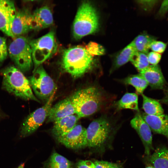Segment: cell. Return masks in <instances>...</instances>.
Returning a JSON list of instances; mask_svg holds the SVG:
<instances>
[{"label":"cell","mask_w":168,"mask_h":168,"mask_svg":"<svg viewBox=\"0 0 168 168\" xmlns=\"http://www.w3.org/2000/svg\"><path fill=\"white\" fill-rule=\"evenodd\" d=\"M111 129L107 119L101 117L93 121L86 129L87 146L100 147L108 139Z\"/></svg>","instance_id":"8"},{"label":"cell","mask_w":168,"mask_h":168,"mask_svg":"<svg viewBox=\"0 0 168 168\" xmlns=\"http://www.w3.org/2000/svg\"><path fill=\"white\" fill-rule=\"evenodd\" d=\"M31 87L40 99L47 101L57 90L54 82L41 65L28 79Z\"/></svg>","instance_id":"7"},{"label":"cell","mask_w":168,"mask_h":168,"mask_svg":"<svg viewBox=\"0 0 168 168\" xmlns=\"http://www.w3.org/2000/svg\"><path fill=\"white\" fill-rule=\"evenodd\" d=\"M31 22L32 14L27 9L25 8L16 11L11 28L14 39L32 30Z\"/></svg>","instance_id":"13"},{"label":"cell","mask_w":168,"mask_h":168,"mask_svg":"<svg viewBox=\"0 0 168 168\" xmlns=\"http://www.w3.org/2000/svg\"><path fill=\"white\" fill-rule=\"evenodd\" d=\"M131 61L139 72L150 65L147 55L140 52H137Z\"/></svg>","instance_id":"26"},{"label":"cell","mask_w":168,"mask_h":168,"mask_svg":"<svg viewBox=\"0 0 168 168\" xmlns=\"http://www.w3.org/2000/svg\"><path fill=\"white\" fill-rule=\"evenodd\" d=\"M88 52L92 56L103 54L105 50L101 45L93 42L89 43L85 48Z\"/></svg>","instance_id":"27"},{"label":"cell","mask_w":168,"mask_h":168,"mask_svg":"<svg viewBox=\"0 0 168 168\" xmlns=\"http://www.w3.org/2000/svg\"><path fill=\"white\" fill-rule=\"evenodd\" d=\"M48 166L49 168H72V164L64 156L54 152L50 156Z\"/></svg>","instance_id":"25"},{"label":"cell","mask_w":168,"mask_h":168,"mask_svg":"<svg viewBox=\"0 0 168 168\" xmlns=\"http://www.w3.org/2000/svg\"><path fill=\"white\" fill-rule=\"evenodd\" d=\"M1 72L3 76L2 87L4 89L24 99L40 102L32 92L28 79L17 68L10 66Z\"/></svg>","instance_id":"2"},{"label":"cell","mask_w":168,"mask_h":168,"mask_svg":"<svg viewBox=\"0 0 168 168\" xmlns=\"http://www.w3.org/2000/svg\"><path fill=\"white\" fill-rule=\"evenodd\" d=\"M138 97L137 94L126 93L115 103L118 110L130 109L139 111Z\"/></svg>","instance_id":"20"},{"label":"cell","mask_w":168,"mask_h":168,"mask_svg":"<svg viewBox=\"0 0 168 168\" xmlns=\"http://www.w3.org/2000/svg\"><path fill=\"white\" fill-rule=\"evenodd\" d=\"M57 139L69 148L77 149L87 146L86 129L80 124H77L68 133Z\"/></svg>","instance_id":"10"},{"label":"cell","mask_w":168,"mask_h":168,"mask_svg":"<svg viewBox=\"0 0 168 168\" xmlns=\"http://www.w3.org/2000/svg\"><path fill=\"white\" fill-rule=\"evenodd\" d=\"M156 40L155 38L152 36L142 34L137 36L132 41L137 52L147 54L150 49L151 44Z\"/></svg>","instance_id":"24"},{"label":"cell","mask_w":168,"mask_h":168,"mask_svg":"<svg viewBox=\"0 0 168 168\" xmlns=\"http://www.w3.org/2000/svg\"><path fill=\"white\" fill-rule=\"evenodd\" d=\"M80 119L75 114L55 121L52 129L53 134L56 138L65 135L77 125Z\"/></svg>","instance_id":"18"},{"label":"cell","mask_w":168,"mask_h":168,"mask_svg":"<svg viewBox=\"0 0 168 168\" xmlns=\"http://www.w3.org/2000/svg\"><path fill=\"white\" fill-rule=\"evenodd\" d=\"M94 163L95 168H123L121 164L105 161H96Z\"/></svg>","instance_id":"28"},{"label":"cell","mask_w":168,"mask_h":168,"mask_svg":"<svg viewBox=\"0 0 168 168\" xmlns=\"http://www.w3.org/2000/svg\"><path fill=\"white\" fill-rule=\"evenodd\" d=\"M97 12L90 2H82L78 8L73 23V36L77 40L96 32L99 27Z\"/></svg>","instance_id":"4"},{"label":"cell","mask_w":168,"mask_h":168,"mask_svg":"<svg viewBox=\"0 0 168 168\" xmlns=\"http://www.w3.org/2000/svg\"><path fill=\"white\" fill-rule=\"evenodd\" d=\"M122 82L125 84L133 86L136 92L141 95L148 85L146 80L140 74L129 76L123 80Z\"/></svg>","instance_id":"22"},{"label":"cell","mask_w":168,"mask_h":168,"mask_svg":"<svg viewBox=\"0 0 168 168\" xmlns=\"http://www.w3.org/2000/svg\"><path fill=\"white\" fill-rule=\"evenodd\" d=\"M30 41L26 38L20 36L14 39L8 49L10 57L22 72L29 71L33 64Z\"/></svg>","instance_id":"6"},{"label":"cell","mask_w":168,"mask_h":168,"mask_svg":"<svg viewBox=\"0 0 168 168\" xmlns=\"http://www.w3.org/2000/svg\"><path fill=\"white\" fill-rule=\"evenodd\" d=\"M142 117L154 133L167 137L168 135V116L164 114L159 115L141 114Z\"/></svg>","instance_id":"17"},{"label":"cell","mask_w":168,"mask_h":168,"mask_svg":"<svg viewBox=\"0 0 168 168\" xmlns=\"http://www.w3.org/2000/svg\"><path fill=\"white\" fill-rule=\"evenodd\" d=\"M102 97L101 92L97 88L89 87L77 91L70 98L76 114L81 118L96 112L101 105Z\"/></svg>","instance_id":"3"},{"label":"cell","mask_w":168,"mask_h":168,"mask_svg":"<svg viewBox=\"0 0 168 168\" xmlns=\"http://www.w3.org/2000/svg\"><path fill=\"white\" fill-rule=\"evenodd\" d=\"M130 124L140 137L144 147V152L149 156L153 149L151 130L144 120L141 114L138 113L131 120Z\"/></svg>","instance_id":"11"},{"label":"cell","mask_w":168,"mask_h":168,"mask_svg":"<svg viewBox=\"0 0 168 168\" xmlns=\"http://www.w3.org/2000/svg\"><path fill=\"white\" fill-rule=\"evenodd\" d=\"M34 68L33 72L56 51L57 45L54 32L51 31L45 35L30 41Z\"/></svg>","instance_id":"5"},{"label":"cell","mask_w":168,"mask_h":168,"mask_svg":"<svg viewBox=\"0 0 168 168\" xmlns=\"http://www.w3.org/2000/svg\"><path fill=\"white\" fill-rule=\"evenodd\" d=\"M54 95L52 96L43 106L28 116L21 126L20 131L21 137H24L30 135L43 123L48 115Z\"/></svg>","instance_id":"9"},{"label":"cell","mask_w":168,"mask_h":168,"mask_svg":"<svg viewBox=\"0 0 168 168\" xmlns=\"http://www.w3.org/2000/svg\"><path fill=\"white\" fill-rule=\"evenodd\" d=\"M8 54V50L6 39L0 36V62L3 61L6 58Z\"/></svg>","instance_id":"30"},{"label":"cell","mask_w":168,"mask_h":168,"mask_svg":"<svg viewBox=\"0 0 168 168\" xmlns=\"http://www.w3.org/2000/svg\"><path fill=\"white\" fill-rule=\"evenodd\" d=\"M157 0L141 1L140 3L146 10H149L153 8L158 2Z\"/></svg>","instance_id":"33"},{"label":"cell","mask_w":168,"mask_h":168,"mask_svg":"<svg viewBox=\"0 0 168 168\" xmlns=\"http://www.w3.org/2000/svg\"><path fill=\"white\" fill-rule=\"evenodd\" d=\"M16 12L13 1L0 0V30L13 39L11 28Z\"/></svg>","instance_id":"12"},{"label":"cell","mask_w":168,"mask_h":168,"mask_svg":"<svg viewBox=\"0 0 168 168\" xmlns=\"http://www.w3.org/2000/svg\"><path fill=\"white\" fill-rule=\"evenodd\" d=\"M53 23L52 12L47 6L37 9L32 14V30H37L47 28L52 25Z\"/></svg>","instance_id":"16"},{"label":"cell","mask_w":168,"mask_h":168,"mask_svg":"<svg viewBox=\"0 0 168 168\" xmlns=\"http://www.w3.org/2000/svg\"><path fill=\"white\" fill-rule=\"evenodd\" d=\"M77 168H95V166L90 160H81L78 162Z\"/></svg>","instance_id":"32"},{"label":"cell","mask_w":168,"mask_h":168,"mask_svg":"<svg viewBox=\"0 0 168 168\" xmlns=\"http://www.w3.org/2000/svg\"><path fill=\"white\" fill-rule=\"evenodd\" d=\"M161 101L163 103L168 105V87L165 92V96Z\"/></svg>","instance_id":"35"},{"label":"cell","mask_w":168,"mask_h":168,"mask_svg":"<svg viewBox=\"0 0 168 168\" xmlns=\"http://www.w3.org/2000/svg\"><path fill=\"white\" fill-rule=\"evenodd\" d=\"M76 114L70 98H67L51 107L47 118V122H54L62 118Z\"/></svg>","instance_id":"14"},{"label":"cell","mask_w":168,"mask_h":168,"mask_svg":"<svg viewBox=\"0 0 168 168\" xmlns=\"http://www.w3.org/2000/svg\"><path fill=\"white\" fill-rule=\"evenodd\" d=\"M168 11V0H164L161 2L158 12L160 16L164 15Z\"/></svg>","instance_id":"34"},{"label":"cell","mask_w":168,"mask_h":168,"mask_svg":"<svg viewBox=\"0 0 168 168\" xmlns=\"http://www.w3.org/2000/svg\"><path fill=\"white\" fill-rule=\"evenodd\" d=\"M139 72L152 89H162L164 87L166 81L158 65H149Z\"/></svg>","instance_id":"15"},{"label":"cell","mask_w":168,"mask_h":168,"mask_svg":"<svg viewBox=\"0 0 168 168\" xmlns=\"http://www.w3.org/2000/svg\"><path fill=\"white\" fill-rule=\"evenodd\" d=\"M93 61V56L85 48L76 46L64 50L61 65L64 71L74 78H78L91 69Z\"/></svg>","instance_id":"1"},{"label":"cell","mask_w":168,"mask_h":168,"mask_svg":"<svg viewBox=\"0 0 168 168\" xmlns=\"http://www.w3.org/2000/svg\"><path fill=\"white\" fill-rule=\"evenodd\" d=\"M147 56L149 63L152 65H157L161 57V54L153 51L149 53Z\"/></svg>","instance_id":"31"},{"label":"cell","mask_w":168,"mask_h":168,"mask_svg":"<svg viewBox=\"0 0 168 168\" xmlns=\"http://www.w3.org/2000/svg\"><path fill=\"white\" fill-rule=\"evenodd\" d=\"M142 97V109L145 113L150 115H159L164 114V110L159 102L143 94Z\"/></svg>","instance_id":"21"},{"label":"cell","mask_w":168,"mask_h":168,"mask_svg":"<svg viewBox=\"0 0 168 168\" xmlns=\"http://www.w3.org/2000/svg\"><path fill=\"white\" fill-rule=\"evenodd\" d=\"M166 43L156 40L151 44L150 49L153 52L161 54L164 52L166 49Z\"/></svg>","instance_id":"29"},{"label":"cell","mask_w":168,"mask_h":168,"mask_svg":"<svg viewBox=\"0 0 168 168\" xmlns=\"http://www.w3.org/2000/svg\"><path fill=\"white\" fill-rule=\"evenodd\" d=\"M167 138H168V135H167Z\"/></svg>","instance_id":"38"},{"label":"cell","mask_w":168,"mask_h":168,"mask_svg":"<svg viewBox=\"0 0 168 168\" xmlns=\"http://www.w3.org/2000/svg\"><path fill=\"white\" fill-rule=\"evenodd\" d=\"M146 168H155L154 167H153L152 166H147Z\"/></svg>","instance_id":"36"},{"label":"cell","mask_w":168,"mask_h":168,"mask_svg":"<svg viewBox=\"0 0 168 168\" xmlns=\"http://www.w3.org/2000/svg\"><path fill=\"white\" fill-rule=\"evenodd\" d=\"M137 52L132 41L124 48L118 55L115 61L114 68L120 67L129 61H131Z\"/></svg>","instance_id":"23"},{"label":"cell","mask_w":168,"mask_h":168,"mask_svg":"<svg viewBox=\"0 0 168 168\" xmlns=\"http://www.w3.org/2000/svg\"><path fill=\"white\" fill-rule=\"evenodd\" d=\"M23 165H24L23 164V165H21V166H20V168H23V166H24Z\"/></svg>","instance_id":"37"},{"label":"cell","mask_w":168,"mask_h":168,"mask_svg":"<svg viewBox=\"0 0 168 168\" xmlns=\"http://www.w3.org/2000/svg\"><path fill=\"white\" fill-rule=\"evenodd\" d=\"M148 159L155 168H168V148L165 147L157 148Z\"/></svg>","instance_id":"19"}]
</instances>
